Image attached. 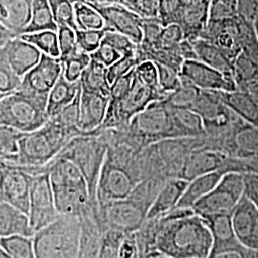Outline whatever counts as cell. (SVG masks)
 <instances>
[{
    "label": "cell",
    "instance_id": "cell-23",
    "mask_svg": "<svg viewBox=\"0 0 258 258\" xmlns=\"http://www.w3.org/2000/svg\"><path fill=\"white\" fill-rule=\"evenodd\" d=\"M14 235L33 237L27 213L8 203L0 202V238Z\"/></svg>",
    "mask_w": 258,
    "mask_h": 258
},
{
    "label": "cell",
    "instance_id": "cell-14",
    "mask_svg": "<svg viewBox=\"0 0 258 258\" xmlns=\"http://www.w3.org/2000/svg\"><path fill=\"white\" fill-rule=\"evenodd\" d=\"M181 75L200 90L221 92L238 90L234 76L224 74L198 59L184 60Z\"/></svg>",
    "mask_w": 258,
    "mask_h": 258
},
{
    "label": "cell",
    "instance_id": "cell-5",
    "mask_svg": "<svg viewBox=\"0 0 258 258\" xmlns=\"http://www.w3.org/2000/svg\"><path fill=\"white\" fill-rule=\"evenodd\" d=\"M49 120L47 98L19 89L0 100V125L28 133L42 127Z\"/></svg>",
    "mask_w": 258,
    "mask_h": 258
},
{
    "label": "cell",
    "instance_id": "cell-40",
    "mask_svg": "<svg viewBox=\"0 0 258 258\" xmlns=\"http://www.w3.org/2000/svg\"><path fill=\"white\" fill-rule=\"evenodd\" d=\"M80 102H81V88L74 100L66 105L62 110L54 117L50 118L60 123L68 129H71L80 135H83L79 129L80 120Z\"/></svg>",
    "mask_w": 258,
    "mask_h": 258
},
{
    "label": "cell",
    "instance_id": "cell-51",
    "mask_svg": "<svg viewBox=\"0 0 258 258\" xmlns=\"http://www.w3.org/2000/svg\"><path fill=\"white\" fill-rule=\"evenodd\" d=\"M156 63L159 77V85L162 91L166 94L172 92L181 84V74L175 69L166 65Z\"/></svg>",
    "mask_w": 258,
    "mask_h": 258
},
{
    "label": "cell",
    "instance_id": "cell-31",
    "mask_svg": "<svg viewBox=\"0 0 258 258\" xmlns=\"http://www.w3.org/2000/svg\"><path fill=\"white\" fill-rule=\"evenodd\" d=\"M231 140L238 156L258 157V126L246 121L234 130Z\"/></svg>",
    "mask_w": 258,
    "mask_h": 258
},
{
    "label": "cell",
    "instance_id": "cell-3",
    "mask_svg": "<svg viewBox=\"0 0 258 258\" xmlns=\"http://www.w3.org/2000/svg\"><path fill=\"white\" fill-rule=\"evenodd\" d=\"M79 135L73 130L50 119L42 127L22 133L19 140V151L14 159V165L47 166L60 153L71 139Z\"/></svg>",
    "mask_w": 258,
    "mask_h": 258
},
{
    "label": "cell",
    "instance_id": "cell-26",
    "mask_svg": "<svg viewBox=\"0 0 258 258\" xmlns=\"http://www.w3.org/2000/svg\"><path fill=\"white\" fill-rule=\"evenodd\" d=\"M222 101L235 112L240 118L252 125L258 126V101L243 90L233 92L219 91Z\"/></svg>",
    "mask_w": 258,
    "mask_h": 258
},
{
    "label": "cell",
    "instance_id": "cell-18",
    "mask_svg": "<svg viewBox=\"0 0 258 258\" xmlns=\"http://www.w3.org/2000/svg\"><path fill=\"white\" fill-rule=\"evenodd\" d=\"M212 0H184L177 23L182 27L186 39L201 36L210 20Z\"/></svg>",
    "mask_w": 258,
    "mask_h": 258
},
{
    "label": "cell",
    "instance_id": "cell-6",
    "mask_svg": "<svg viewBox=\"0 0 258 258\" xmlns=\"http://www.w3.org/2000/svg\"><path fill=\"white\" fill-rule=\"evenodd\" d=\"M81 231V218L59 215L33 236L37 257H78Z\"/></svg>",
    "mask_w": 258,
    "mask_h": 258
},
{
    "label": "cell",
    "instance_id": "cell-7",
    "mask_svg": "<svg viewBox=\"0 0 258 258\" xmlns=\"http://www.w3.org/2000/svg\"><path fill=\"white\" fill-rule=\"evenodd\" d=\"M167 94L156 90L139 82L134 76V83L120 101L108 105L102 129H126L131 120L145 110L151 102L164 101Z\"/></svg>",
    "mask_w": 258,
    "mask_h": 258
},
{
    "label": "cell",
    "instance_id": "cell-48",
    "mask_svg": "<svg viewBox=\"0 0 258 258\" xmlns=\"http://www.w3.org/2000/svg\"><path fill=\"white\" fill-rule=\"evenodd\" d=\"M134 76L139 82L156 90H162L159 85V77L156 63L152 60H145L134 69Z\"/></svg>",
    "mask_w": 258,
    "mask_h": 258
},
{
    "label": "cell",
    "instance_id": "cell-12",
    "mask_svg": "<svg viewBox=\"0 0 258 258\" xmlns=\"http://www.w3.org/2000/svg\"><path fill=\"white\" fill-rule=\"evenodd\" d=\"M58 216L49 172L33 175L28 210V217L33 231L36 233L42 230Z\"/></svg>",
    "mask_w": 258,
    "mask_h": 258
},
{
    "label": "cell",
    "instance_id": "cell-62",
    "mask_svg": "<svg viewBox=\"0 0 258 258\" xmlns=\"http://www.w3.org/2000/svg\"><path fill=\"white\" fill-rule=\"evenodd\" d=\"M253 26H254L255 32H256V36H257L258 37V19H256V21L253 23Z\"/></svg>",
    "mask_w": 258,
    "mask_h": 258
},
{
    "label": "cell",
    "instance_id": "cell-55",
    "mask_svg": "<svg viewBox=\"0 0 258 258\" xmlns=\"http://www.w3.org/2000/svg\"><path fill=\"white\" fill-rule=\"evenodd\" d=\"M238 16L253 24L258 19V0H238Z\"/></svg>",
    "mask_w": 258,
    "mask_h": 258
},
{
    "label": "cell",
    "instance_id": "cell-49",
    "mask_svg": "<svg viewBox=\"0 0 258 258\" xmlns=\"http://www.w3.org/2000/svg\"><path fill=\"white\" fill-rule=\"evenodd\" d=\"M102 41L115 48L122 55L134 54L138 50V44L128 37L112 30H108L105 33Z\"/></svg>",
    "mask_w": 258,
    "mask_h": 258
},
{
    "label": "cell",
    "instance_id": "cell-60",
    "mask_svg": "<svg viewBox=\"0 0 258 258\" xmlns=\"http://www.w3.org/2000/svg\"><path fill=\"white\" fill-rule=\"evenodd\" d=\"M116 1H117V3L127 7L128 9L132 10V6H133V3L135 0H116Z\"/></svg>",
    "mask_w": 258,
    "mask_h": 258
},
{
    "label": "cell",
    "instance_id": "cell-57",
    "mask_svg": "<svg viewBox=\"0 0 258 258\" xmlns=\"http://www.w3.org/2000/svg\"><path fill=\"white\" fill-rule=\"evenodd\" d=\"M177 53L181 55L184 60L197 59V55L194 50V44L190 40L184 38V40L175 49Z\"/></svg>",
    "mask_w": 258,
    "mask_h": 258
},
{
    "label": "cell",
    "instance_id": "cell-13",
    "mask_svg": "<svg viewBox=\"0 0 258 258\" xmlns=\"http://www.w3.org/2000/svg\"><path fill=\"white\" fill-rule=\"evenodd\" d=\"M62 73L63 62L59 57L42 54L39 62L23 76L19 89L48 99Z\"/></svg>",
    "mask_w": 258,
    "mask_h": 258
},
{
    "label": "cell",
    "instance_id": "cell-20",
    "mask_svg": "<svg viewBox=\"0 0 258 258\" xmlns=\"http://www.w3.org/2000/svg\"><path fill=\"white\" fill-rule=\"evenodd\" d=\"M188 183L186 180L178 178L163 184L148 209L147 220H155L174 210Z\"/></svg>",
    "mask_w": 258,
    "mask_h": 258
},
{
    "label": "cell",
    "instance_id": "cell-22",
    "mask_svg": "<svg viewBox=\"0 0 258 258\" xmlns=\"http://www.w3.org/2000/svg\"><path fill=\"white\" fill-rule=\"evenodd\" d=\"M223 162L224 156L219 152L212 150L196 151L184 160L179 178L190 182L198 176L221 170Z\"/></svg>",
    "mask_w": 258,
    "mask_h": 258
},
{
    "label": "cell",
    "instance_id": "cell-39",
    "mask_svg": "<svg viewBox=\"0 0 258 258\" xmlns=\"http://www.w3.org/2000/svg\"><path fill=\"white\" fill-rule=\"evenodd\" d=\"M126 233L112 229L102 230L99 258H120V245Z\"/></svg>",
    "mask_w": 258,
    "mask_h": 258
},
{
    "label": "cell",
    "instance_id": "cell-43",
    "mask_svg": "<svg viewBox=\"0 0 258 258\" xmlns=\"http://www.w3.org/2000/svg\"><path fill=\"white\" fill-rule=\"evenodd\" d=\"M90 61V55L83 51H80L77 55L63 60V76L65 79L71 83L80 81L83 71L86 69Z\"/></svg>",
    "mask_w": 258,
    "mask_h": 258
},
{
    "label": "cell",
    "instance_id": "cell-2",
    "mask_svg": "<svg viewBox=\"0 0 258 258\" xmlns=\"http://www.w3.org/2000/svg\"><path fill=\"white\" fill-rule=\"evenodd\" d=\"M59 215L81 218L98 207L80 168L71 161L56 156L47 165Z\"/></svg>",
    "mask_w": 258,
    "mask_h": 258
},
{
    "label": "cell",
    "instance_id": "cell-27",
    "mask_svg": "<svg viewBox=\"0 0 258 258\" xmlns=\"http://www.w3.org/2000/svg\"><path fill=\"white\" fill-rule=\"evenodd\" d=\"M201 217H203L212 232V248L232 246L238 243L233 231L231 212H222Z\"/></svg>",
    "mask_w": 258,
    "mask_h": 258
},
{
    "label": "cell",
    "instance_id": "cell-17",
    "mask_svg": "<svg viewBox=\"0 0 258 258\" xmlns=\"http://www.w3.org/2000/svg\"><path fill=\"white\" fill-rule=\"evenodd\" d=\"M109 105V96L87 92L81 88L79 129L82 134L96 132L102 127Z\"/></svg>",
    "mask_w": 258,
    "mask_h": 258
},
{
    "label": "cell",
    "instance_id": "cell-11",
    "mask_svg": "<svg viewBox=\"0 0 258 258\" xmlns=\"http://www.w3.org/2000/svg\"><path fill=\"white\" fill-rule=\"evenodd\" d=\"M147 214L148 210L129 196L99 207L98 218L101 230L112 229L128 234L136 232L147 220Z\"/></svg>",
    "mask_w": 258,
    "mask_h": 258
},
{
    "label": "cell",
    "instance_id": "cell-50",
    "mask_svg": "<svg viewBox=\"0 0 258 258\" xmlns=\"http://www.w3.org/2000/svg\"><path fill=\"white\" fill-rule=\"evenodd\" d=\"M238 16V0H212L210 20L231 19Z\"/></svg>",
    "mask_w": 258,
    "mask_h": 258
},
{
    "label": "cell",
    "instance_id": "cell-56",
    "mask_svg": "<svg viewBox=\"0 0 258 258\" xmlns=\"http://www.w3.org/2000/svg\"><path fill=\"white\" fill-rule=\"evenodd\" d=\"M208 258H245L235 245L225 246L219 248H212Z\"/></svg>",
    "mask_w": 258,
    "mask_h": 258
},
{
    "label": "cell",
    "instance_id": "cell-10",
    "mask_svg": "<svg viewBox=\"0 0 258 258\" xmlns=\"http://www.w3.org/2000/svg\"><path fill=\"white\" fill-rule=\"evenodd\" d=\"M127 129L131 134L149 141L178 138L171 109L164 101L151 102L131 120Z\"/></svg>",
    "mask_w": 258,
    "mask_h": 258
},
{
    "label": "cell",
    "instance_id": "cell-19",
    "mask_svg": "<svg viewBox=\"0 0 258 258\" xmlns=\"http://www.w3.org/2000/svg\"><path fill=\"white\" fill-rule=\"evenodd\" d=\"M3 49L10 66L21 79L39 62L42 55L39 49L20 37L9 40Z\"/></svg>",
    "mask_w": 258,
    "mask_h": 258
},
{
    "label": "cell",
    "instance_id": "cell-47",
    "mask_svg": "<svg viewBox=\"0 0 258 258\" xmlns=\"http://www.w3.org/2000/svg\"><path fill=\"white\" fill-rule=\"evenodd\" d=\"M139 63L137 52L134 54L122 55L116 62L107 67V78L110 84L120 77L128 74Z\"/></svg>",
    "mask_w": 258,
    "mask_h": 258
},
{
    "label": "cell",
    "instance_id": "cell-15",
    "mask_svg": "<svg viewBox=\"0 0 258 258\" xmlns=\"http://www.w3.org/2000/svg\"><path fill=\"white\" fill-rule=\"evenodd\" d=\"M235 238L240 246L258 251V206L246 194L231 212Z\"/></svg>",
    "mask_w": 258,
    "mask_h": 258
},
{
    "label": "cell",
    "instance_id": "cell-16",
    "mask_svg": "<svg viewBox=\"0 0 258 258\" xmlns=\"http://www.w3.org/2000/svg\"><path fill=\"white\" fill-rule=\"evenodd\" d=\"M100 12L106 27L118 32L140 44L143 38L142 18L138 14L119 3H89Z\"/></svg>",
    "mask_w": 258,
    "mask_h": 258
},
{
    "label": "cell",
    "instance_id": "cell-61",
    "mask_svg": "<svg viewBox=\"0 0 258 258\" xmlns=\"http://www.w3.org/2000/svg\"><path fill=\"white\" fill-rule=\"evenodd\" d=\"M0 258H13L7 251H5L4 249L1 248L0 246Z\"/></svg>",
    "mask_w": 258,
    "mask_h": 258
},
{
    "label": "cell",
    "instance_id": "cell-30",
    "mask_svg": "<svg viewBox=\"0 0 258 258\" xmlns=\"http://www.w3.org/2000/svg\"><path fill=\"white\" fill-rule=\"evenodd\" d=\"M178 137H194L206 134L203 119L190 108H171Z\"/></svg>",
    "mask_w": 258,
    "mask_h": 258
},
{
    "label": "cell",
    "instance_id": "cell-35",
    "mask_svg": "<svg viewBox=\"0 0 258 258\" xmlns=\"http://www.w3.org/2000/svg\"><path fill=\"white\" fill-rule=\"evenodd\" d=\"M23 40L30 42L39 49L42 54L54 57L60 56V50L58 45L57 32L52 30L41 31L32 34H24L19 36Z\"/></svg>",
    "mask_w": 258,
    "mask_h": 258
},
{
    "label": "cell",
    "instance_id": "cell-21",
    "mask_svg": "<svg viewBox=\"0 0 258 258\" xmlns=\"http://www.w3.org/2000/svg\"><path fill=\"white\" fill-rule=\"evenodd\" d=\"M34 0H0V21L18 37L31 19Z\"/></svg>",
    "mask_w": 258,
    "mask_h": 258
},
{
    "label": "cell",
    "instance_id": "cell-63",
    "mask_svg": "<svg viewBox=\"0 0 258 258\" xmlns=\"http://www.w3.org/2000/svg\"><path fill=\"white\" fill-rule=\"evenodd\" d=\"M5 96H7V95H4V94H2V93H0V100L2 99V98H4Z\"/></svg>",
    "mask_w": 258,
    "mask_h": 258
},
{
    "label": "cell",
    "instance_id": "cell-8",
    "mask_svg": "<svg viewBox=\"0 0 258 258\" xmlns=\"http://www.w3.org/2000/svg\"><path fill=\"white\" fill-rule=\"evenodd\" d=\"M245 188L244 173L226 172L216 186L195 204L192 210L200 216L231 212L245 194Z\"/></svg>",
    "mask_w": 258,
    "mask_h": 258
},
{
    "label": "cell",
    "instance_id": "cell-46",
    "mask_svg": "<svg viewBox=\"0 0 258 258\" xmlns=\"http://www.w3.org/2000/svg\"><path fill=\"white\" fill-rule=\"evenodd\" d=\"M184 38V31L178 23L168 24L163 27L156 49L175 50Z\"/></svg>",
    "mask_w": 258,
    "mask_h": 258
},
{
    "label": "cell",
    "instance_id": "cell-24",
    "mask_svg": "<svg viewBox=\"0 0 258 258\" xmlns=\"http://www.w3.org/2000/svg\"><path fill=\"white\" fill-rule=\"evenodd\" d=\"M224 173L226 172L223 170H216L194 178L187 184L175 209H192L195 204L216 186Z\"/></svg>",
    "mask_w": 258,
    "mask_h": 258
},
{
    "label": "cell",
    "instance_id": "cell-54",
    "mask_svg": "<svg viewBox=\"0 0 258 258\" xmlns=\"http://www.w3.org/2000/svg\"><path fill=\"white\" fill-rule=\"evenodd\" d=\"M90 56L93 59L101 62L103 65H105L106 67H109L110 65L113 64L114 62H116L119 58H120L122 55L120 52H118L115 48L102 42L99 48L93 52L92 54H90Z\"/></svg>",
    "mask_w": 258,
    "mask_h": 258
},
{
    "label": "cell",
    "instance_id": "cell-4",
    "mask_svg": "<svg viewBox=\"0 0 258 258\" xmlns=\"http://www.w3.org/2000/svg\"><path fill=\"white\" fill-rule=\"evenodd\" d=\"M107 148L106 131L100 128L96 132L71 139L57 155L71 161L80 168L88 184L90 196L95 202H97V185Z\"/></svg>",
    "mask_w": 258,
    "mask_h": 258
},
{
    "label": "cell",
    "instance_id": "cell-42",
    "mask_svg": "<svg viewBox=\"0 0 258 258\" xmlns=\"http://www.w3.org/2000/svg\"><path fill=\"white\" fill-rule=\"evenodd\" d=\"M52 10L54 19L57 26L65 25L73 28L76 31L74 1L73 0H48Z\"/></svg>",
    "mask_w": 258,
    "mask_h": 258
},
{
    "label": "cell",
    "instance_id": "cell-45",
    "mask_svg": "<svg viewBox=\"0 0 258 258\" xmlns=\"http://www.w3.org/2000/svg\"><path fill=\"white\" fill-rule=\"evenodd\" d=\"M110 30L108 27L101 30H77V42L81 51L87 54H92L102 43L105 33Z\"/></svg>",
    "mask_w": 258,
    "mask_h": 258
},
{
    "label": "cell",
    "instance_id": "cell-33",
    "mask_svg": "<svg viewBox=\"0 0 258 258\" xmlns=\"http://www.w3.org/2000/svg\"><path fill=\"white\" fill-rule=\"evenodd\" d=\"M75 22L78 30H101L106 27L100 12L83 1L74 2Z\"/></svg>",
    "mask_w": 258,
    "mask_h": 258
},
{
    "label": "cell",
    "instance_id": "cell-28",
    "mask_svg": "<svg viewBox=\"0 0 258 258\" xmlns=\"http://www.w3.org/2000/svg\"><path fill=\"white\" fill-rule=\"evenodd\" d=\"M80 88V81L75 83L68 82L62 73L51 92L49 93L47 99V112L49 117H54L62 110L66 105L72 102Z\"/></svg>",
    "mask_w": 258,
    "mask_h": 258
},
{
    "label": "cell",
    "instance_id": "cell-32",
    "mask_svg": "<svg viewBox=\"0 0 258 258\" xmlns=\"http://www.w3.org/2000/svg\"><path fill=\"white\" fill-rule=\"evenodd\" d=\"M58 26L55 23L52 10L48 0H34L32 4L31 19L22 35L41 31L52 30L57 32Z\"/></svg>",
    "mask_w": 258,
    "mask_h": 258
},
{
    "label": "cell",
    "instance_id": "cell-25",
    "mask_svg": "<svg viewBox=\"0 0 258 258\" xmlns=\"http://www.w3.org/2000/svg\"><path fill=\"white\" fill-rule=\"evenodd\" d=\"M189 40V39H188ZM197 59L222 73L234 76V64L212 41L201 37L191 39Z\"/></svg>",
    "mask_w": 258,
    "mask_h": 258
},
{
    "label": "cell",
    "instance_id": "cell-29",
    "mask_svg": "<svg viewBox=\"0 0 258 258\" xmlns=\"http://www.w3.org/2000/svg\"><path fill=\"white\" fill-rule=\"evenodd\" d=\"M80 83L83 91L109 96L111 84L107 78V67L93 58L83 71Z\"/></svg>",
    "mask_w": 258,
    "mask_h": 258
},
{
    "label": "cell",
    "instance_id": "cell-59",
    "mask_svg": "<svg viewBox=\"0 0 258 258\" xmlns=\"http://www.w3.org/2000/svg\"><path fill=\"white\" fill-rule=\"evenodd\" d=\"M144 258H171L168 257V256H166V255H163V254H161V253H159V252H157V251H154V250H150V251H148V253L146 252V253H144Z\"/></svg>",
    "mask_w": 258,
    "mask_h": 258
},
{
    "label": "cell",
    "instance_id": "cell-1",
    "mask_svg": "<svg viewBox=\"0 0 258 258\" xmlns=\"http://www.w3.org/2000/svg\"><path fill=\"white\" fill-rule=\"evenodd\" d=\"M160 220L152 250L171 258L209 257L212 232L192 209H174Z\"/></svg>",
    "mask_w": 258,
    "mask_h": 258
},
{
    "label": "cell",
    "instance_id": "cell-38",
    "mask_svg": "<svg viewBox=\"0 0 258 258\" xmlns=\"http://www.w3.org/2000/svg\"><path fill=\"white\" fill-rule=\"evenodd\" d=\"M141 26L143 31V38L142 42L139 44V48L143 52H148L150 50L156 49L161 32L164 27L160 19L158 17L142 18Z\"/></svg>",
    "mask_w": 258,
    "mask_h": 258
},
{
    "label": "cell",
    "instance_id": "cell-53",
    "mask_svg": "<svg viewBox=\"0 0 258 258\" xmlns=\"http://www.w3.org/2000/svg\"><path fill=\"white\" fill-rule=\"evenodd\" d=\"M134 69L129 72L128 74L120 77L114 83H111L109 105L117 103L130 91L134 83Z\"/></svg>",
    "mask_w": 258,
    "mask_h": 258
},
{
    "label": "cell",
    "instance_id": "cell-52",
    "mask_svg": "<svg viewBox=\"0 0 258 258\" xmlns=\"http://www.w3.org/2000/svg\"><path fill=\"white\" fill-rule=\"evenodd\" d=\"M184 0H158V18L163 26L177 23Z\"/></svg>",
    "mask_w": 258,
    "mask_h": 258
},
{
    "label": "cell",
    "instance_id": "cell-34",
    "mask_svg": "<svg viewBox=\"0 0 258 258\" xmlns=\"http://www.w3.org/2000/svg\"><path fill=\"white\" fill-rule=\"evenodd\" d=\"M200 91L199 88L181 75L180 86L174 91L168 93L164 102L171 108H191Z\"/></svg>",
    "mask_w": 258,
    "mask_h": 258
},
{
    "label": "cell",
    "instance_id": "cell-44",
    "mask_svg": "<svg viewBox=\"0 0 258 258\" xmlns=\"http://www.w3.org/2000/svg\"><path fill=\"white\" fill-rule=\"evenodd\" d=\"M58 45L60 50L59 58L61 61L77 55L81 50L78 46L76 30L65 25H59L57 29Z\"/></svg>",
    "mask_w": 258,
    "mask_h": 258
},
{
    "label": "cell",
    "instance_id": "cell-9",
    "mask_svg": "<svg viewBox=\"0 0 258 258\" xmlns=\"http://www.w3.org/2000/svg\"><path fill=\"white\" fill-rule=\"evenodd\" d=\"M46 166L7 164L0 169V202L8 203L28 214L33 175L45 172Z\"/></svg>",
    "mask_w": 258,
    "mask_h": 258
},
{
    "label": "cell",
    "instance_id": "cell-36",
    "mask_svg": "<svg viewBox=\"0 0 258 258\" xmlns=\"http://www.w3.org/2000/svg\"><path fill=\"white\" fill-rule=\"evenodd\" d=\"M0 246L13 258H37L33 237L22 235L1 237Z\"/></svg>",
    "mask_w": 258,
    "mask_h": 258
},
{
    "label": "cell",
    "instance_id": "cell-41",
    "mask_svg": "<svg viewBox=\"0 0 258 258\" xmlns=\"http://www.w3.org/2000/svg\"><path fill=\"white\" fill-rule=\"evenodd\" d=\"M21 78L10 66L3 47H0V93L9 95L17 91L21 83Z\"/></svg>",
    "mask_w": 258,
    "mask_h": 258
},
{
    "label": "cell",
    "instance_id": "cell-58",
    "mask_svg": "<svg viewBox=\"0 0 258 258\" xmlns=\"http://www.w3.org/2000/svg\"><path fill=\"white\" fill-rule=\"evenodd\" d=\"M18 37L13 32H11L8 28L0 21V47H3L9 40L14 37Z\"/></svg>",
    "mask_w": 258,
    "mask_h": 258
},
{
    "label": "cell",
    "instance_id": "cell-37",
    "mask_svg": "<svg viewBox=\"0 0 258 258\" xmlns=\"http://www.w3.org/2000/svg\"><path fill=\"white\" fill-rule=\"evenodd\" d=\"M22 135L16 129L0 125V160L14 164V159L19 151V140Z\"/></svg>",
    "mask_w": 258,
    "mask_h": 258
}]
</instances>
